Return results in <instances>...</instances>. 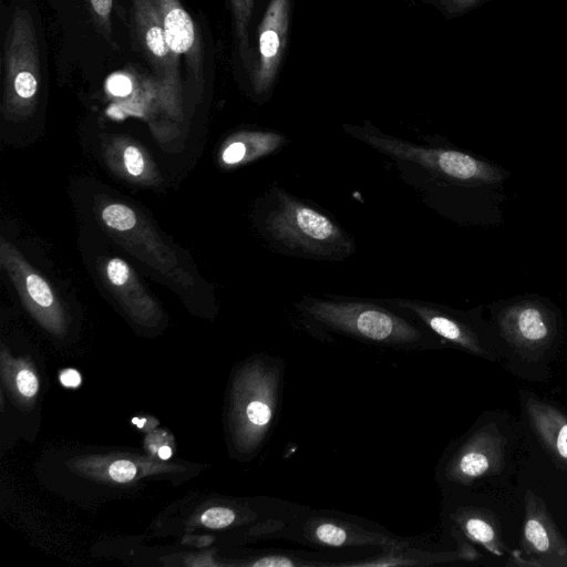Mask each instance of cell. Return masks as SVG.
Masks as SVG:
<instances>
[{
	"mask_svg": "<svg viewBox=\"0 0 567 567\" xmlns=\"http://www.w3.org/2000/svg\"><path fill=\"white\" fill-rule=\"evenodd\" d=\"M297 309L317 330L341 334L369 346L421 351L442 344L424 326L384 300L303 297L297 303Z\"/></svg>",
	"mask_w": 567,
	"mask_h": 567,
	"instance_id": "obj_1",
	"label": "cell"
},
{
	"mask_svg": "<svg viewBox=\"0 0 567 567\" xmlns=\"http://www.w3.org/2000/svg\"><path fill=\"white\" fill-rule=\"evenodd\" d=\"M262 226L269 238L287 251L316 259L340 260L354 243L329 216L276 188Z\"/></svg>",
	"mask_w": 567,
	"mask_h": 567,
	"instance_id": "obj_2",
	"label": "cell"
},
{
	"mask_svg": "<svg viewBox=\"0 0 567 567\" xmlns=\"http://www.w3.org/2000/svg\"><path fill=\"white\" fill-rule=\"evenodd\" d=\"M275 538L317 548H380L409 544L375 523L334 511L292 505Z\"/></svg>",
	"mask_w": 567,
	"mask_h": 567,
	"instance_id": "obj_3",
	"label": "cell"
},
{
	"mask_svg": "<svg viewBox=\"0 0 567 567\" xmlns=\"http://www.w3.org/2000/svg\"><path fill=\"white\" fill-rule=\"evenodd\" d=\"M3 71L4 116L10 120L30 116L37 106L41 72L33 20L23 8L13 11L6 31Z\"/></svg>",
	"mask_w": 567,
	"mask_h": 567,
	"instance_id": "obj_4",
	"label": "cell"
},
{
	"mask_svg": "<svg viewBox=\"0 0 567 567\" xmlns=\"http://www.w3.org/2000/svg\"><path fill=\"white\" fill-rule=\"evenodd\" d=\"M506 447L507 437L496 424L476 425L445 451L435 482L446 495L468 488L503 468Z\"/></svg>",
	"mask_w": 567,
	"mask_h": 567,
	"instance_id": "obj_5",
	"label": "cell"
},
{
	"mask_svg": "<svg viewBox=\"0 0 567 567\" xmlns=\"http://www.w3.org/2000/svg\"><path fill=\"white\" fill-rule=\"evenodd\" d=\"M100 219L140 260L184 288L194 287L193 277L182 267L176 254L134 208L111 202L102 207Z\"/></svg>",
	"mask_w": 567,
	"mask_h": 567,
	"instance_id": "obj_6",
	"label": "cell"
},
{
	"mask_svg": "<svg viewBox=\"0 0 567 567\" xmlns=\"http://www.w3.org/2000/svg\"><path fill=\"white\" fill-rule=\"evenodd\" d=\"M343 130L396 162L414 165L431 175L470 181L484 174L483 163L471 155L453 150L425 147L385 135L368 122L362 126L344 124Z\"/></svg>",
	"mask_w": 567,
	"mask_h": 567,
	"instance_id": "obj_7",
	"label": "cell"
},
{
	"mask_svg": "<svg viewBox=\"0 0 567 567\" xmlns=\"http://www.w3.org/2000/svg\"><path fill=\"white\" fill-rule=\"evenodd\" d=\"M286 362L262 357L251 363L244 377V441L257 447L268 436L280 413Z\"/></svg>",
	"mask_w": 567,
	"mask_h": 567,
	"instance_id": "obj_8",
	"label": "cell"
},
{
	"mask_svg": "<svg viewBox=\"0 0 567 567\" xmlns=\"http://www.w3.org/2000/svg\"><path fill=\"white\" fill-rule=\"evenodd\" d=\"M132 13L142 51L154 70L159 96L173 114L181 109L179 60L171 50L152 0H132Z\"/></svg>",
	"mask_w": 567,
	"mask_h": 567,
	"instance_id": "obj_9",
	"label": "cell"
},
{
	"mask_svg": "<svg viewBox=\"0 0 567 567\" xmlns=\"http://www.w3.org/2000/svg\"><path fill=\"white\" fill-rule=\"evenodd\" d=\"M520 547V550L512 551L507 565L567 567V542L543 499L530 489L525 494Z\"/></svg>",
	"mask_w": 567,
	"mask_h": 567,
	"instance_id": "obj_10",
	"label": "cell"
},
{
	"mask_svg": "<svg viewBox=\"0 0 567 567\" xmlns=\"http://www.w3.org/2000/svg\"><path fill=\"white\" fill-rule=\"evenodd\" d=\"M0 265L29 310L44 324L59 329L63 316L52 287L4 238L0 241Z\"/></svg>",
	"mask_w": 567,
	"mask_h": 567,
	"instance_id": "obj_11",
	"label": "cell"
},
{
	"mask_svg": "<svg viewBox=\"0 0 567 567\" xmlns=\"http://www.w3.org/2000/svg\"><path fill=\"white\" fill-rule=\"evenodd\" d=\"M384 301L424 326L441 341H446L474 355L497 360L478 333L464 320L447 310L416 299L394 298Z\"/></svg>",
	"mask_w": 567,
	"mask_h": 567,
	"instance_id": "obj_12",
	"label": "cell"
},
{
	"mask_svg": "<svg viewBox=\"0 0 567 567\" xmlns=\"http://www.w3.org/2000/svg\"><path fill=\"white\" fill-rule=\"evenodd\" d=\"M289 22L290 0H270L258 28V60L251 71L258 95L274 86L287 47Z\"/></svg>",
	"mask_w": 567,
	"mask_h": 567,
	"instance_id": "obj_13",
	"label": "cell"
},
{
	"mask_svg": "<svg viewBox=\"0 0 567 567\" xmlns=\"http://www.w3.org/2000/svg\"><path fill=\"white\" fill-rule=\"evenodd\" d=\"M442 522L449 527L456 540L480 544L491 554L504 556L507 547L492 512L447 496L442 511Z\"/></svg>",
	"mask_w": 567,
	"mask_h": 567,
	"instance_id": "obj_14",
	"label": "cell"
},
{
	"mask_svg": "<svg viewBox=\"0 0 567 567\" xmlns=\"http://www.w3.org/2000/svg\"><path fill=\"white\" fill-rule=\"evenodd\" d=\"M501 329L516 353L527 361H538L554 336L549 317L540 308L524 305L507 310Z\"/></svg>",
	"mask_w": 567,
	"mask_h": 567,
	"instance_id": "obj_15",
	"label": "cell"
},
{
	"mask_svg": "<svg viewBox=\"0 0 567 567\" xmlns=\"http://www.w3.org/2000/svg\"><path fill=\"white\" fill-rule=\"evenodd\" d=\"M162 21L167 43L173 53L186 61L195 83L202 82L203 62L195 23L179 0H152Z\"/></svg>",
	"mask_w": 567,
	"mask_h": 567,
	"instance_id": "obj_16",
	"label": "cell"
},
{
	"mask_svg": "<svg viewBox=\"0 0 567 567\" xmlns=\"http://www.w3.org/2000/svg\"><path fill=\"white\" fill-rule=\"evenodd\" d=\"M524 408L540 444L554 461L567 468V415L530 393L524 396Z\"/></svg>",
	"mask_w": 567,
	"mask_h": 567,
	"instance_id": "obj_17",
	"label": "cell"
},
{
	"mask_svg": "<svg viewBox=\"0 0 567 567\" xmlns=\"http://www.w3.org/2000/svg\"><path fill=\"white\" fill-rule=\"evenodd\" d=\"M100 274L110 292L131 313L148 318L156 311L155 301L125 260L118 257L104 258L100 261Z\"/></svg>",
	"mask_w": 567,
	"mask_h": 567,
	"instance_id": "obj_18",
	"label": "cell"
},
{
	"mask_svg": "<svg viewBox=\"0 0 567 567\" xmlns=\"http://www.w3.org/2000/svg\"><path fill=\"white\" fill-rule=\"evenodd\" d=\"M454 551H430L410 548L409 544L393 546L381 550L374 557L360 561L340 563L339 566L374 567V566H429L456 560H475L480 553L468 542L458 540Z\"/></svg>",
	"mask_w": 567,
	"mask_h": 567,
	"instance_id": "obj_19",
	"label": "cell"
},
{
	"mask_svg": "<svg viewBox=\"0 0 567 567\" xmlns=\"http://www.w3.org/2000/svg\"><path fill=\"white\" fill-rule=\"evenodd\" d=\"M285 142V136L276 132H237L225 142L220 158L226 166L247 164L276 152Z\"/></svg>",
	"mask_w": 567,
	"mask_h": 567,
	"instance_id": "obj_20",
	"label": "cell"
},
{
	"mask_svg": "<svg viewBox=\"0 0 567 567\" xmlns=\"http://www.w3.org/2000/svg\"><path fill=\"white\" fill-rule=\"evenodd\" d=\"M105 157L111 166L127 179L151 184L158 176L144 151L124 137H114L107 144Z\"/></svg>",
	"mask_w": 567,
	"mask_h": 567,
	"instance_id": "obj_21",
	"label": "cell"
},
{
	"mask_svg": "<svg viewBox=\"0 0 567 567\" xmlns=\"http://www.w3.org/2000/svg\"><path fill=\"white\" fill-rule=\"evenodd\" d=\"M235 37L238 45V50L246 68L250 69L251 65V52L249 48V24L252 17L254 0H229Z\"/></svg>",
	"mask_w": 567,
	"mask_h": 567,
	"instance_id": "obj_22",
	"label": "cell"
},
{
	"mask_svg": "<svg viewBox=\"0 0 567 567\" xmlns=\"http://www.w3.org/2000/svg\"><path fill=\"white\" fill-rule=\"evenodd\" d=\"M236 514L227 507H212L202 515V523L209 528H223L234 523Z\"/></svg>",
	"mask_w": 567,
	"mask_h": 567,
	"instance_id": "obj_23",
	"label": "cell"
},
{
	"mask_svg": "<svg viewBox=\"0 0 567 567\" xmlns=\"http://www.w3.org/2000/svg\"><path fill=\"white\" fill-rule=\"evenodd\" d=\"M89 2L99 24L110 32L113 0H89Z\"/></svg>",
	"mask_w": 567,
	"mask_h": 567,
	"instance_id": "obj_24",
	"label": "cell"
},
{
	"mask_svg": "<svg viewBox=\"0 0 567 567\" xmlns=\"http://www.w3.org/2000/svg\"><path fill=\"white\" fill-rule=\"evenodd\" d=\"M109 474L116 482H128L134 478L136 466L127 460H117L110 465Z\"/></svg>",
	"mask_w": 567,
	"mask_h": 567,
	"instance_id": "obj_25",
	"label": "cell"
},
{
	"mask_svg": "<svg viewBox=\"0 0 567 567\" xmlns=\"http://www.w3.org/2000/svg\"><path fill=\"white\" fill-rule=\"evenodd\" d=\"M17 385L19 391L28 398L33 396L39 388L38 379L29 370H21L17 377Z\"/></svg>",
	"mask_w": 567,
	"mask_h": 567,
	"instance_id": "obj_26",
	"label": "cell"
},
{
	"mask_svg": "<svg viewBox=\"0 0 567 567\" xmlns=\"http://www.w3.org/2000/svg\"><path fill=\"white\" fill-rule=\"evenodd\" d=\"M131 83L127 79L124 78H115V80L110 81L109 89L115 95H125L130 92Z\"/></svg>",
	"mask_w": 567,
	"mask_h": 567,
	"instance_id": "obj_27",
	"label": "cell"
},
{
	"mask_svg": "<svg viewBox=\"0 0 567 567\" xmlns=\"http://www.w3.org/2000/svg\"><path fill=\"white\" fill-rule=\"evenodd\" d=\"M60 381L68 388H76L81 383V375L78 371L68 369L61 373Z\"/></svg>",
	"mask_w": 567,
	"mask_h": 567,
	"instance_id": "obj_28",
	"label": "cell"
},
{
	"mask_svg": "<svg viewBox=\"0 0 567 567\" xmlns=\"http://www.w3.org/2000/svg\"><path fill=\"white\" fill-rule=\"evenodd\" d=\"M158 455L163 460H167L171 457L172 455V450L171 447L168 446H162L159 450H158Z\"/></svg>",
	"mask_w": 567,
	"mask_h": 567,
	"instance_id": "obj_29",
	"label": "cell"
},
{
	"mask_svg": "<svg viewBox=\"0 0 567 567\" xmlns=\"http://www.w3.org/2000/svg\"><path fill=\"white\" fill-rule=\"evenodd\" d=\"M133 422H134V423H137V422H138V420H137V419H134V420H133ZM144 422H145V420L140 421V422H138V424H137V426L142 427V426H143V424H144Z\"/></svg>",
	"mask_w": 567,
	"mask_h": 567,
	"instance_id": "obj_30",
	"label": "cell"
}]
</instances>
